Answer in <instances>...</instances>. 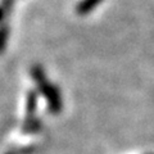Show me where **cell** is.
Segmentation results:
<instances>
[{"label": "cell", "instance_id": "1", "mask_svg": "<svg viewBox=\"0 0 154 154\" xmlns=\"http://www.w3.org/2000/svg\"><path fill=\"white\" fill-rule=\"evenodd\" d=\"M31 75L33 77V80L37 82L38 89L41 90V93L45 95V98L48 99V103H49V107L51 110L58 112L62 107V99H60V94L58 89L54 85H50L45 79V73L44 69H42L41 66L35 64L31 68Z\"/></svg>", "mask_w": 154, "mask_h": 154}, {"label": "cell", "instance_id": "2", "mask_svg": "<svg viewBox=\"0 0 154 154\" xmlns=\"http://www.w3.org/2000/svg\"><path fill=\"white\" fill-rule=\"evenodd\" d=\"M102 2L103 0H80L76 5V13L79 16H86L93 12Z\"/></svg>", "mask_w": 154, "mask_h": 154}, {"label": "cell", "instance_id": "3", "mask_svg": "<svg viewBox=\"0 0 154 154\" xmlns=\"http://www.w3.org/2000/svg\"><path fill=\"white\" fill-rule=\"evenodd\" d=\"M9 26L7 22H3L0 25V54H3V51L5 50L8 37H9Z\"/></svg>", "mask_w": 154, "mask_h": 154}, {"label": "cell", "instance_id": "4", "mask_svg": "<svg viewBox=\"0 0 154 154\" xmlns=\"http://www.w3.org/2000/svg\"><path fill=\"white\" fill-rule=\"evenodd\" d=\"M0 5L2 8L4 9V12H5L7 17L9 14L12 13V9H13V5H14V0H0Z\"/></svg>", "mask_w": 154, "mask_h": 154}, {"label": "cell", "instance_id": "5", "mask_svg": "<svg viewBox=\"0 0 154 154\" xmlns=\"http://www.w3.org/2000/svg\"><path fill=\"white\" fill-rule=\"evenodd\" d=\"M5 18H7V14H5V12H4V9L2 8V5H0V25L4 22Z\"/></svg>", "mask_w": 154, "mask_h": 154}]
</instances>
